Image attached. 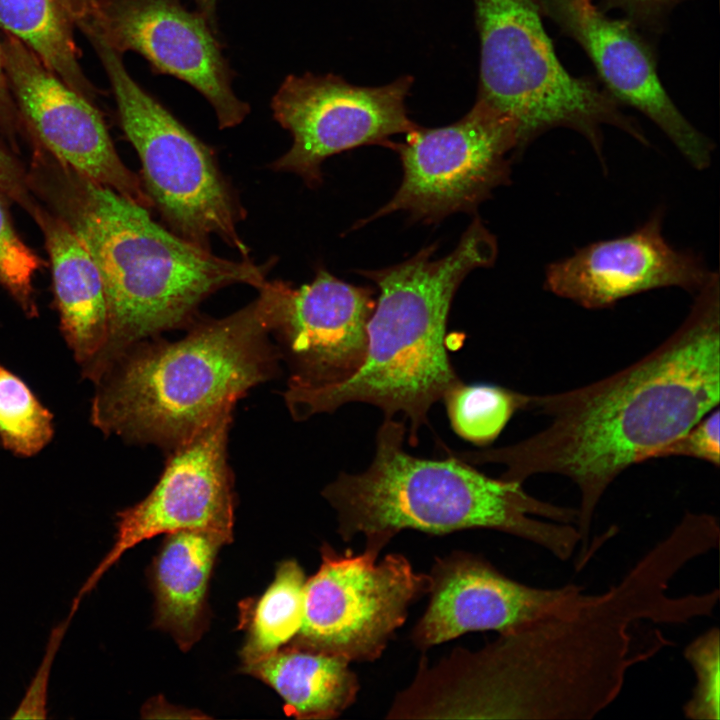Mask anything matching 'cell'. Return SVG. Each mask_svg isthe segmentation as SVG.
<instances>
[{
  "label": "cell",
  "mask_w": 720,
  "mask_h": 720,
  "mask_svg": "<svg viewBox=\"0 0 720 720\" xmlns=\"http://www.w3.org/2000/svg\"><path fill=\"white\" fill-rule=\"evenodd\" d=\"M716 546L712 527L685 513L605 592H582L470 652L465 686L476 711L498 719L595 717L618 697L628 670L657 651L633 648L635 625L713 615L718 589L681 596L668 590L685 565Z\"/></svg>",
  "instance_id": "6da1fadb"
},
{
  "label": "cell",
  "mask_w": 720,
  "mask_h": 720,
  "mask_svg": "<svg viewBox=\"0 0 720 720\" xmlns=\"http://www.w3.org/2000/svg\"><path fill=\"white\" fill-rule=\"evenodd\" d=\"M719 275L695 294L680 326L652 351L593 383L530 395L527 410L546 426L514 444L454 452L471 465L505 467L500 478L523 483L561 475L578 488L580 562L587 557L595 510L610 485L719 405Z\"/></svg>",
  "instance_id": "7a4b0ae2"
},
{
  "label": "cell",
  "mask_w": 720,
  "mask_h": 720,
  "mask_svg": "<svg viewBox=\"0 0 720 720\" xmlns=\"http://www.w3.org/2000/svg\"><path fill=\"white\" fill-rule=\"evenodd\" d=\"M32 192L78 236L101 274L109 314L98 371L131 345L189 327L219 289L265 284L271 263L219 257L157 224L149 209L60 162L31 151Z\"/></svg>",
  "instance_id": "3957f363"
},
{
  "label": "cell",
  "mask_w": 720,
  "mask_h": 720,
  "mask_svg": "<svg viewBox=\"0 0 720 720\" xmlns=\"http://www.w3.org/2000/svg\"><path fill=\"white\" fill-rule=\"evenodd\" d=\"M291 286L266 281L258 296L219 319H197L176 341L135 343L101 370L93 420L104 432L171 451L276 372L270 335Z\"/></svg>",
  "instance_id": "277c9868"
},
{
  "label": "cell",
  "mask_w": 720,
  "mask_h": 720,
  "mask_svg": "<svg viewBox=\"0 0 720 720\" xmlns=\"http://www.w3.org/2000/svg\"><path fill=\"white\" fill-rule=\"evenodd\" d=\"M406 426L385 418L369 467L340 473L322 491L345 541L357 534L378 553L406 529L447 534L491 529L536 544L566 561L580 544L577 509L528 494L523 483L491 478L453 455L415 457L404 449Z\"/></svg>",
  "instance_id": "5b68a950"
},
{
  "label": "cell",
  "mask_w": 720,
  "mask_h": 720,
  "mask_svg": "<svg viewBox=\"0 0 720 720\" xmlns=\"http://www.w3.org/2000/svg\"><path fill=\"white\" fill-rule=\"evenodd\" d=\"M435 250L433 244L402 263L360 272L379 291L367 325L365 360L341 383L286 389L284 400L295 420L362 402L380 408L385 418L401 413L409 421L410 444H418L432 405L461 382L445 342L453 297L472 270L494 264L498 246L475 217L451 253L432 259Z\"/></svg>",
  "instance_id": "8992f818"
},
{
  "label": "cell",
  "mask_w": 720,
  "mask_h": 720,
  "mask_svg": "<svg viewBox=\"0 0 720 720\" xmlns=\"http://www.w3.org/2000/svg\"><path fill=\"white\" fill-rule=\"evenodd\" d=\"M481 40L479 98L516 125L517 156L554 128L583 136L604 164L603 128L643 144L639 124L596 83L571 75L542 24L537 0H474Z\"/></svg>",
  "instance_id": "52a82bcc"
},
{
  "label": "cell",
  "mask_w": 720,
  "mask_h": 720,
  "mask_svg": "<svg viewBox=\"0 0 720 720\" xmlns=\"http://www.w3.org/2000/svg\"><path fill=\"white\" fill-rule=\"evenodd\" d=\"M108 77L121 128L141 162L143 187L169 230L210 248L217 236L249 258L237 225L245 218L214 152L127 72L122 55L87 37Z\"/></svg>",
  "instance_id": "ba28073f"
},
{
  "label": "cell",
  "mask_w": 720,
  "mask_h": 720,
  "mask_svg": "<svg viewBox=\"0 0 720 720\" xmlns=\"http://www.w3.org/2000/svg\"><path fill=\"white\" fill-rule=\"evenodd\" d=\"M379 554L321 547L320 567L305 583L302 625L289 645L349 662L382 655L410 606L428 594L430 580L404 555L388 554L378 562Z\"/></svg>",
  "instance_id": "9c48e42d"
},
{
  "label": "cell",
  "mask_w": 720,
  "mask_h": 720,
  "mask_svg": "<svg viewBox=\"0 0 720 720\" xmlns=\"http://www.w3.org/2000/svg\"><path fill=\"white\" fill-rule=\"evenodd\" d=\"M394 144L403 179L394 196L360 227L396 211L416 220L438 222L456 212H472L498 187L510 182L517 155L515 123L478 98L457 122L407 133Z\"/></svg>",
  "instance_id": "30bf717a"
},
{
  "label": "cell",
  "mask_w": 720,
  "mask_h": 720,
  "mask_svg": "<svg viewBox=\"0 0 720 720\" xmlns=\"http://www.w3.org/2000/svg\"><path fill=\"white\" fill-rule=\"evenodd\" d=\"M411 83L405 77L385 86L362 87L331 74L287 76L271 108L293 142L271 168L294 173L315 187L322 182L321 166L328 157L362 145L391 146V136L418 127L405 107Z\"/></svg>",
  "instance_id": "8fae6325"
},
{
  "label": "cell",
  "mask_w": 720,
  "mask_h": 720,
  "mask_svg": "<svg viewBox=\"0 0 720 720\" xmlns=\"http://www.w3.org/2000/svg\"><path fill=\"white\" fill-rule=\"evenodd\" d=\"M232 411L172 449L151 492L117 514L114 544L83 583L73 606H79L126 551L159 534L200 530L233 541L235 497L227 454Z\"/></svg>",
  "instance_id": "7c38bea8"
},
{
  "label": "cell",
  "mask_w": 720,
  "mask_h": 720,
  "mask_svg": "<svg viewBox=\"0 0 720 720\" xmlns=\"http://www.w3.org/2000/svg\"><path fill=\"white\" fill-rule=\"evenodd\" d=\"M0 43L9 89L27 137L78 173L153 208L141 178L118 155L96 104L69 87L17 38L4 33Z\"/></svg>",
  "instance_id": "4fadbf2b"
},
{
  "label": "cell",
  "mask_w": 720,
  "mask_h": 720,
  "mask_svg": "<svg viewBox=\"0 0 720 720\" xmlns=\"http://www.w3.org/2000/svg\"><path fill=\"white\" fill-rule=\"evenodd\" d=\"M119 54L133 51L156 73L186 82L212 106L220 129L240 124L249 105L233 91V73L207 19L180 0H96L92 28Z\"/></svg>",
  "instance_id": "5bb4252c"
},
{
  "label": "cell",
  "mask_w": 720,
  "mask_h": 720,
  "mask_svg": "<svg viewBox=\"0 0 720 720\" xmlns=\"http://www.w3.org/2000/svg\"><path fill=\"white\" fill-rule=\"evenodd\" d=\"M664 209L628 234L596 241L553 261L544 288L586 309H603L639 293L680 288L696 294L716 273L696 253L664 236Z\"/></svg>",
  "instance_id": "9a60e30c"
},
{
  "label": "cell",
  "mask_w": 720,
  "mask_h": 720,
  "mask_svg": "<svg viewBox=\"0 0 720 720\" xmlns=\"http://www.w3.org/2000/svg\"><path fill=\"white\" fill-rule=\"evenodd\" d=\"M542 14L578 42L592 60L607 92L648 117L695 169L712 162L711 140L672 101L658 76L647 43L626 20L610 19L578 0H537Z\"/></svg>",
  "instance_id": "2e32d148"
},
{
  "label": "cell",
  "mask_w": 720,
  "mask_h": 720,
  "mask_svg": "<svg viewBox=\"0 0 720 720\" xmlns=\"http://www.w3.org/2000/svg\"><path fill=\"white\" fill-rule=\"evenodd\" d=\"M374 293L322 268L311 283L291 288L272 333L290 371L287 389L335 385L358 371L366 356Z\"/></svg>",
  "instance_id": "e0dca14e"
},
{
  "label": "cell",
  "mask_w": 720,
  "mask_h": 720,
  "mask_svg": "<svg viewBox=\"0 0 720 720\" xmlns=\"http://www.w3.org/2000/svg\"><path fill=\"white\" fill-rule=\"evenodd\" d=\"M428 576L429 603L411 634L422 650L467 632L512 631L583 592L576 584L540 588L515 581L482 557L462 551L436 559Z\"/></svg>",
  "instance_id": "ac0fdd59"
},
{
  "label": "cell",
  "mask_w": 720,
  "mask_h": 720,
  "mask_svg": "<svg viewBox=\"0 0 720 720\" xmlns=\"http://www.w3.org/2000/svg\"><path fill=\"white\" fill-rule=\"evenodd\" d=\"M32 219L44 236L64 337L79 361L96 360L109 330L99 269L73 230L45 205L41 203Z\"/></svg>",
  "instance_id": "d6986e66"
},
{
  "label": "cell",
  "mask_w": 720,
  "mask_h": 720,
  "mask_svg": "<svg viewBox=\"0 0 720 720\" xmlns=\"http://www.w3.org/2000/svg\"><path fill=\"white\" fill-rule=\"evenodd\" d=\"M150 567L154 626L189 650L208 624L207 591L219 549L229 542L215 533L181 530L166 534Z\"/></svg>",
  "instance_id": "ffe728a7"
},
{
  "label": "cell",
  "mask_w": 720,
  "mask_h": 720,
  "mask_svg": "<svg viewBox=\"0 0 720 720\" xmlns=\"http://www.w3.org/2000/svg\"><path fill=\"white\" fill-rule=\"evenodd\" d=\"M344 658L286 645L242 667L283 699L287 715L297 719H332L356 700L357 675Z\"/></svg>",
  "instance_id": "44dd1931"
},
{
  "label": "cell",
  "mask_w": 720,
  "mask_h": 720,
  "mask_svg": "<svg viewBox=\"0 0 720 720\" xmlns=\"http://www.w3.org/2000/svg\"><path fill=\"white\" fill-rule=\"evenodd\" d=\"M0 29L24 43L69 87L96 102L99 90L81 68L74 26L54 0H0Z\"/></svg>",
  "instance_id": "7402d4cb"
},
{
  "label": "cell",
  "mask_w": 720,
  "mask_h": 720,
  "mask_svg": "<svg viewBox=\"0 0 720 720\" xmlns=\"http://www.w3.org/2000/svg\"><path fill=\"white\" fill-rule=\"evenodd\" d=\"M306 577L295 560L282 561L265 592L243 607L246 639L240 651L243 666L255 663L289 644L304 614Z\"/></svg>",
  "instance_id": "603a6c76"
},
{
  "label": "cell",
  "mask_w": 720,
  "mask_h": 720,
  "mask_svg": "<svg viewBox=\"0 0 720 720\" xmlns=\"http://www.w3.org/2000/svg\"><path fill=\"white\" fill-rule=\"evenodd\" d=\"M530 395L491 384L462 381L443 397L454 432L479 446L492 443L512 416L527 410Z\"/></svg>",
  "instance_id": "cb8c5ba5"
},
{
  "label": "cell",
  "mask_w": 720,
  "mask_h": 720,
  "mask_svg": "<svg viewBox=\"0 0 720 720\" xmlns=\"http://www.w3.org/2000/svg\"><path fill=\"white\" fill-rule=\"evenodd\" d=\"M53 435L52 414L27 385L0 365V439L22 456L39 452Z\"/></svg>",
  "instance_id": "d4e9b609"
},
{
  "label": "cell",
  "mask_w": 720,
  "mask_h": 720,
  "mask_svg": "<svg viewBox=\"0 0 720 720\" xmlns=\"http://www.w3.org/2000/svg\"><path fill=\"white\" fill-rule=\"evenodd\" d=\"M43 266L44 261L15 230L7 199L0 193V285L30 317L38 312L33 283Z\"/></svg>",
  "instance_id": "484cf974"
},
{
  "label": "cell",
  "mask_w": 720,
  "mask_h": 720,
  "mask_svg": "<svg viewBox=\"0 0 720 720\" xmlns=\"http://www.w3.org/2000/svg\"><path fill=\"white\" fill-rule=\"evenodd\" d=\"M719 629L712 627L685 648L684 657L695 674V686L683 706L686 718L718 720L720 718Z\"/></svg>",
  "instance_id": "4316f807"
},
{
  "label": "cell",
  "mask_w": 720,
  "mask_h": 720,
  "mask_svg": "<svg viewBox=\"0 0 720 720\" xmlns=\"http://www.w3.org/2000/svg\"><path fill=\"white\" fill-rule=\"evenodd\" d=\"M719 418L717 407L660 448L652 459L682 456L705 461L718 467L720 463Z\"/></svg>",
  "instance_id": "83f0119b"
},
{
  "label": "cell",
  "mask_w": 720,
  "mask_h": 720,
  "mask_svg": "<svg viewBox=\"0 0 720 720\" xmlns=\"http://www.w3.org/2000/svg\"><path fill=\"white\" fill-rule=\"evenodd\" d=\"M74 614L75 611L70 609L67 619L52 630L41 663L11 718L45 719L47 717L48 684L52 664Z\"/></svg>",
  "instance_id": "f1b7e54d"
},
{
  "label": "cell",
  "mask_w": 720,
  "mask_h": 720,
  "mask_svg": "<svg viewBox=\"0 0 720 720\" xmlns=\"http://www.w3.org/2000/svg\"><path fill=\"white\" fill-rule=\"evenodd\" d=\"M14 154L0 144V193L32 218L41 202L30 188L28 170Z\"/></svg>",
  "instance_id": "f546056e"
},
{
  "label": "cell",
  "mask_w": 720,
  "mask_h": 720,
  "mask_svg": "<svg viewBox=\"0 0 720 720\" xmlns=\"http://www.w3.org/2000/svg\"><path fill=\"white\" fill-rule=\"evenodd\" d=\"M681 0H605L610 7L621 9L629 22L652 30L661 28L671 9Z\"/></svg>",
  "instance_id": "4dcf8cb0"
},
{
  "label": "cell",
  "mask_w": 720,
  "mask_h": 720,
  "mask_svg": "<svg viewBox=\"0 0 720 720\" xmlns=\"http://www.w3.org/2000/svg\"><path fill=\"white\" fill-rule=\"evenodd\" d=\"M0 131L14 153L19 152L20 141H25L26 131L7 82L0 43Z\"/></svg>",
  "instance_id": "1f68e13d"
},
{
  "label": "cell",
  "mask_w": 720,
  "mask_h": 720,
  "mask_svg": "<svg viewBox=\"0 0 720 720\" xmlns=\"http://www.w3.org/2000/svg\"><path fill=\"white\" fill-rule=\"evenodd\" d=\"M67 15L74 27L86 35L91 29L95 13L96 0H54Z\"/></svg>",
  "instance_id": "d6a6232c"
},
{
  "label": "cell",
  "mask_w": 720,
  "mask_h": 720,
  "mask_svg": "<svg viewBox=\"0 0 720 720\" xmlns=\"http://www.w3.org/2000/svg\"><path fill=\"white\" fill-rule=\"evenodd\" d=\"M197 11L200 12L217 31V0H194Z\"/></svg>",
  "instance_id": "836d02e7"
},
{
  "label": "cell",
  "mask_w": 720,
  "mask_h": 720,
  "mask_svg": "<svg viewBox=\"0 0 720 720\" xmlns=\"http://www.w3.org/2000/svg\"><path fill=\"white\" fill-rule=\"evenodd\" d=\"M578 1L581 2V3H583V4H592V3H591V0H578Z\"/></svg>",
  "instance_id": "e575fe53"
}]
</instances>
